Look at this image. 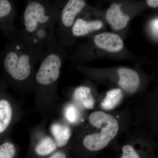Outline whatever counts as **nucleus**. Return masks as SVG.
I'll return each mask as SVG.
<instances>
[{
  "label": "nucleus",
  "mask_w": 158,
  "mask_h": 158,
  "mask_svg": "<svg viewBox=\"0 0 158 158\" xmlns=\"http://www.w3.org/2000/svg\"><path fill=\"white\" fill-rule=\"evenodd\" d=\"M89 120L90 124L101 129V131L85 136L82 140V144L90 151H98L107 146L116 137L119 125L116 118L102 111H95L91 113Z\"/></svg>",
  "instance_id": "obj_3"
},
{
  "label": "nucleus",
  "mask_w": 158,
  "mask_h": 158,
  "mask_svg": "<svg viewBox=\"0 0 158 158\" xmlns=\"http://www.w3.org/2000/svg\"><path fill=\"white\" fill-rule=\"evenodd\" d=\"M24 113L15 98L3 91L2 94L0 95V136L9 132Z\"/></svg>",
  "instance_id": "obj_6"
},
{
  "label": "nucleus",
  "mask_w": 158,
  "mask_h": 158,
  "mask_svg": "<svg viewBox=\"0 0 158 158\" xmlns=\"http://www.w3.org/2000/svg\"><path fill=\"white\" fill-rule=\"evenodd\" d=\"M102 27L103 23L100 21H87L80 18L75 22L72 28V33L75 37H80L99 30Z\"/></svg>",
  "instance_id": "obj_15"
},
{
  "label": "nucleus",
  "mask_w": 158,
  "mask_h": 158,
  "mask_svg": "<svg viewBox=\"0 0 158 158\" xmlns=\"http://www.w3.org/2000/svg\"><path fill=\"white\" fill-rule=\"evenodd\" d=\"M49 132L59 149L65 147L71 137L70 126L64 121L54 120L49 126Z\"/></svg>",
  "instance_id": "obj_10"
},
{
  "label": "nucleus",
  "mask_w": 158,
  "mask_h": 158,
  "mask_svg": "<svg viewBox=\"0 0 158 158\" xmlns=\"http://www.w3.org/2000/svg\"><path fill=\"white\" fill-rule=\"evenodd\" d=\"M151 27L153 34L158 37V19L157 18L152 21L151 23Z\"/></svg>",
  "instance_id": "obj_21"
},
{
  "label": "nucleus",
  "mask_w": 158,
  "mask_h": 158,
  "mask_svg": "<svg viewBox=\"0 0 158 158\" xmlns=\"http://www.w3.org/2000/svg\"><path fill=\"white\" fill-rule=\"evenodd\" d=\"M148 5L152 8H156L158 6V0H147L146 1Z\"/></svg>",
  "instance_id": "obj_22"
},
{
  "label": "nucleus",
  "mask_w": 158,
  "mask_h": 158,
  "mask_svg": "<svg viewBox=\"0 0 158 158\" xmlns=\"http://www.w3.org/2000/svg\"><path fill=\"white\" fill-rule=\"evenodd\" d=\"M47 121L42 119L29 130L30 142L24 158H45L59 149L47 130Z\"/></svg>",
  "instance_id": "obj_5"
},
{
  "label": "nucleus",
  "mask_w": 158,
  "mask_h": 158,
  "mask_svg": "<svg viewBox=\"0 0 158 158\" xmlns=\"http://www.w3.org/2000/svg\"><path fill=\"white\" fill-rule=\"evenodd\" d=\"M94 42L100 48L112 52L121 50L124 43L117 34L111 33H102L94 38Z\"/></svg>",
  "instance_id": "obj_11"
},
{
  "label": "nucleus",
  "mask_w": 158,
  "mask_h": 158,
  "mask_svg": "<svg viewBox=\"0 0 158 158\" xmlns=\"http://www.w3.org/2000/svg\"><path fill=\"white\" fill-rule=\"evenodd\" d=\"M122 97L123 92L121 89H114L110 90L102 102V107L105 110H113L119 103Z\"/></svg>",
  "instance_id": "obj_18"
},
{
  "label": "nucleus",
  "mask_w": 158,
  "mask_h": 158,
  "mask_svg": "<svg viewBox=\"0 0 158 158\" xmlns=\"http://www.w3.org/2000/svg\"><path fill=\"white\" fill-rule=\"evenodd\" d=\"M55 24L42 26L28 35L32 44L44 52L47 51L56 40L55 36Z\"/></svg>",
  "instance_id": "obj_9"
},
{
  "label": "nucleus",
  "mask_w": 158,
  "mask_h": 158,
  "mask_svg": "<svg viewBox=\"0 0 158 158\" xmlns=\"http://www.w3.org/2000/svg\"><path fill=\"white\" fill-rule=\"evenodd\" d=\"M60 51L56 40L46 52L34 76L32 90L34 96L33 110L46 121L56 110L57 83L62 63Z\"/></svg>",
  "instance_id": "obj_2"
},
{
  "label": "nucleus",
  "mask_w": 158,
  "mask_h": 158,
  "mask_svg": "<svg viewBox=\"0 0 158 158\" xmlns=\"http://www.w3.org/2000/svg\"><path fill=\"white\" fill-rule=\"evenodd\" d=\"M119 81L118 84L123 90L130 93L136 91L139 87L140 79L135 71L128 69L121 68L118 70Z\"/></svg>",
  "instance_id": "obj_12"
},
{
  "label": "nucleus",
  "mask_w": 158,
  "mask_h": 158,
  "mask_svg": "<svg viewBox=\"0 0 158 158\" xmlns=\"http://www.w3.org/2000/svg\"><path fill=\"white\" fill-rule=\"evenodd\" d=\"M9 38L2 60L6 79L10 87L20 95L32 93L35 67L46 51L33 45L28 35L22 30H17Z\"/></svg>",
  "instance_id": "obj_1"
},
{
  "label": "nucleus",
  "mask_w": 158,
  "mask_h": 158,
  "mask_svg": "<svg viewBox=\"0 0 158 158\" xmlns=\"http://www.w3.org/2000/svg\"><path fill=\"white\" fill-rule=\"evenodd\" d=\"M85 6V2L83 0L68 1L60 14L58 13L56 19V21H59V23L61 28L65 29L72 27L77 16L82 11Z\"/></svg>",
  "instance_id": "obj_7"
},
{
  "label": "nucleus",
  "mask_w": 158,
  "mask_h": 158,
  "mask_svg": "<svg viewBox=\"0 0 158 158\" xmlns=\"http://www.w3.org/2000/svg\"><path fill=\"white\" fill-rule=\"evenodd\" d=\"M45 158H68V156L65 150L60 148Z\"/></svg>",
  "instance_id": "obj_20"
},
{
  "label": "nucleus",
  "mask_w": 158,
  "mask_h": 158,
  "mask_svg": "<svg viewBox=\"0 0 158 158\" xmlns=\"http://www.w3.org/2000/svg\"><path fill=\"white\" fill-rule=\"evenodd\" d=\"M20 148L11 136L0 144V158H19Z\"/></svg>",
  "instance_id": "obj_16"
},
{
  "label": "nucleus",
  "mask_w": 158,
  "mask_h": 158,
  "mask_svg": "<svg viewBox=\"0 0 158 158\" xmlns=\"http://www.w3.org/2000/svg\"><path fill=\"white\" fill-rule=\"evenodd\" d=\"M107 20L116 30L124 28L129 20L128 15L124 14L120 9V6L113 4L108 9L106 15Z\"/></svg>",
  "instance_id": "obj_14"
},
{
  "label": "nucleus",
  "mask_w": 158,
  "mask_h": 158,
  "mask_svg": "<svg viewBox=\"0 0 158 158\" xmlns=\"http://www.w3.org/2000/svg\"><path fill=\"white\" fill-rule=\"evenodd\" d=\"M17 15L16 2L9 0H0V23L8 37L17 31L15 26Z\"/></svg>",
  "instance_id": "obj_8"
},
{
  "label": "nucleus",
  "mask_w": 158,
  "mask_h": 158,
  "mask_svg": "<svg viewBox=\"0 0 158 158\" xmlns=\"http://www.w3.org/2000/svg\"><path fill=\"white\" fill-rule=\"evenodd\" d=\"M62 114L65 122L68 124H77L81 119L80 109L73 102L66 104L63 107Z\"/></svg>",
  "instance_id": "obj_17"
},
{
  "label": "nucleus",
  "mask_w": 158,
  "mask_h": 158,
  "mask_svg": "<svg viewBox=\"0 0 158 158\" xmlns=\"http://www.w3.org/2000/svg\"><path fill=\"white\" fill-rule=\"evenodd\" d=\"M56 2L50 0L28 1L24 10L22 30L31 35L42 26L55 24L58 11Z\"/></svg>",
  "instance_id": "obj_4"
},
{
  "label": "nucleus",
  "mask_w": 158,
  "mask_h": 158,
  "mask_svg": "<svg viewBox=\"0 0 158 158\" xmlns=\"http://www.w3.org/2000/svg\"><path fill=\"white\" fill-rule=\"evenodd\" d=\"M72 102L80 109H93L94 99L91 89L88 87L80 86L73 90L72 95Z\"/></svg>",
  "instance_id": "obj_13"
},
{
  "label": "nucleus",
  "mask_w": 158,
  "mask_h": 158,
  "mask_svg": "<svg viewBox=\"0 0 158 158\" xmlns=\"http://www.w3.org/2000/svg\"><path fill=\"white\" fill-rule=\"evenodd\" d=\"M122 150L123 154L120 158H140V156L131 145L129 144L124 145Z\"/></svg>",
  "instance_id": "obj_19"
}]
</instances>
